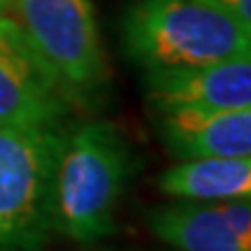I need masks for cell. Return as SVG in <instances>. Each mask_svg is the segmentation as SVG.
<instances>
[{
	"instance_id": "cell-2",
	"label": "cell",
	"mask_w": 251,
	"mask_h": 251,
	"mask_svg": "<svg viewBox=\"0 0 251 251\" xmlns=\"http://www.w3.org/2000/svg\"><path fill=\"white\" fill-rule=\"evenodd\" d=\"M119 33L126 56L144 72L191 70L251 54V30L202 0H130Z\"/></svg>"
},
{
	"instance_id": "cell-4",
	"label": "cell",
	"mask_w": 251,
	"mask_h": 251,
	"mask_svg": "<svg viewBox=\"0 0 251 251\" xmlns=\"http://www.w3.org/2000/svg\"><path fill=\"white\" fill-rule=\"evenodd\" d=\"M12 17L54 70L75 107H98L107 63L91 0H14Z\"/></svg>"
},
{
	"instance_id": "cell-3",
	"label": "cell",
	"mask_w": 251,
	"mask_h": 251,
	"mask_svg": "<svg viewBox=\"0 0 251 251\" xmlns=\"http://www.w3.org/2000/svg\"><path fill=\"white\" fill-rule=\"evenodd\" d=\"M65 128H0V251H42L54 233Z\"/></svg>"
},
{
	"instance_id": "cell-7",
	"label": "cell",
	"mask_w": 251,
	"mask_h": 251,
	"mask_svg": "<svg viewBox=\"0 0 251 251\" xmlns=\"http://www.w3.org/2000/svg\"><path fill=\"white\" fill-rule=\"evenodd\" d=\"M156 130L177 158L251 156V107L156 112Z\"/></svg>"
},
{
	"instance_id": "cell-12",
	"label": "cell",
	"mask_w": 251,
	"mask_h": 251,
	"mask_svg": "<svg viewBox=\"0 0 251 251\" xmlns=\"http://www.w3.org/2000/svg\"><path fill=\"white\" fill-rule=\"evenodd\" d=\"M12 2L14 0H0V14H9L12 12Z\"/></svg>"
},
{
	"instance_id": "cell-5",
	"label": "cell",
	"mask_w": 251,
	"mask_h": 251,
	"mask_svg": "<svg viewBox=\"0 0 251 251\" xmlns=\"http://www.w3.org/2000/svg\"><path fill=\"white\" fill-rule=\"evenodd\" d=\"M75 105L12 14H0V128H63Z\"/></svg>"
},
{
	"instance_id": "cell-11",
	"label": "cell",
	"mask_w": 251,
	"mask_h": 251,
	"mask_svg": "<svg viewBox=\"0 0 251 251\" xmlns=\"http://www.w3.org/2000/svg\"><path fill=\"white\" fill-rule=\"evenodd\" d=\"M202 2L226 12L247 30H251V0H202Z\"/></svg>"
},
{
	"instance_id": "cell-1",
	"label": "cell",
	"mask_w": 251,
	"mask_h": 251,
	"mask_svg": "<svg viewBox=\"0 0 251 251\" xmlns=\"http://www.w3.org/2000/svg\"><path fill=\"white\" fill-rule=\"evenodd\" d=\"M133 175V151L107 121L65 130L54 175V233L77 244L117 230V209Z\"/></svg>"
},
{
	"instance_id": "cell-10",
	"label": "cell",
	"mask_w": 251,
	"mask_h": 251,
	"mask_svg": "<svg viewBox=\"0 0 251 251\" xmlns=\"http://www.w3.org/2000/svg\"><path fill=\"white\" fill-rule=\"evenodd\" d=\"M216 212L233 228L237 240L247 251H251V200H228V202H212Z\"/></svg>"
},
{
	"instance_id": "cell-6",
	"label": "cell",
	"mask_w": 251,
	"mask_h": 251,
	"mask_svg": "<svg viewBox=\"0 0 251 251\" xmlns=\"http://www.w3.org/2000/svg\"><path fill=\"white\" fill-rule=\"evenodd\" d=\"M144 93L153 112L251 107V54L191 70L144 72Z\"/></svg>"
},
{
	"instance_id": "cell-8",
	"label": "cell",
	"mask_w": 251,
	"mask_h": 251,
	"mask_svg": "<svg viewBox=\"0 0 251 251\" xmlns=\"http://www.w3.org/2000/svg\"><path fill=\"white\" fill-rule=\"evenodd\" d=\"M158 188L175 200L193 202L251 200V156L184 158L158 177Z\"/></svg>"
},
{
	"instance_id": "cell-9",
	"label": "cell",
	"mask_w": 251,
	"mask_h": 251,
	"mask_svg": "<svg viewBox=\"0 0 251 251\" xmlns=\"http://www.w3.org/2000/svg\"><path fill=\"white\" fill-rule=\"evenodd\" d=\"M147 224L172 251H247L212 202L177 200L153 207Z\"/></svg>"
}]
</instances>
